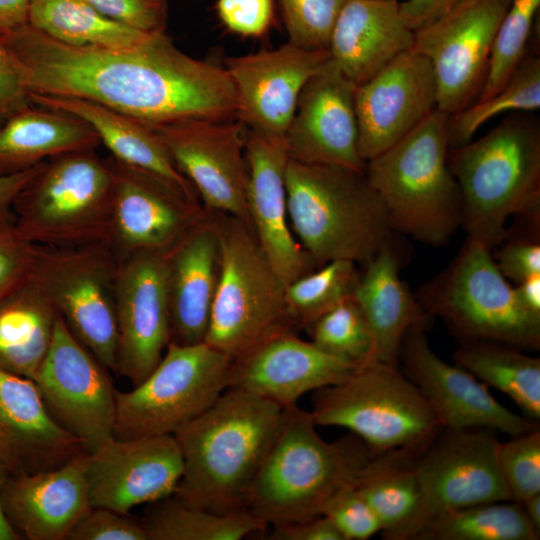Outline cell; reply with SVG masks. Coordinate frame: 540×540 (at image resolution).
I'll return each mask as SVG.
<instances>
[{
  "label": "cell",
  "instance_id": "1",
  "mask_svg": "<svg viewBox=\"0 0 540 540\" xmlns=\"http://www.w3.org/2000/svg\"><path fill=\"white\" fill-rule=\"evenodd\" d=\"M0 32L30 93L94 101L151 127L237 119L225 68L182 52L166 31L125 48L69 45L28 23Z\"/></svg>",
  "mask_w": 540,
  "mask_h": 540
},
{
  "label": "cell",
  "instance_id": "2",
  "mask_svg": "<svg viewBox=\"0 0 540 540\" xmlns=\"http://www.w3.org/2000/svg\"><path fill=\"white\" fill-rule=\"evenodd\" d=\"M285 409L226 389L175 437L184 470L174 496L217 513L246 508L250 486L283 422Z\"/></svg>",
  "mask_w": 540,
  "mask_h": 540
},
{
  "label": "cell",
  "instance_id": "3",
  "mask_svg": "<svg viewBox=\"0 0 540 540\" xmlns=\"http://www.w3.org/2000/svg\"><path fill=\"white\" fill-rule=\"evenodd\" d=\"M448 164L462 200L468 237L493 250L512 216L539 221L540 124L513 113L481 138L449 148Z\"/></svg>",
  "mask_w": 540,
  "mask_h": 540
},
{
  "label": "cell",
  "instance_id": "4",
  "mask_svg": "<svg viewBox=\"0 0 540 540\" xmlns=\"http://www.w3.org/2000/svg\"><path fill=\"white\" fill-rule=\"evenodd\" d=\"M316 427L309 411L285 409L246 498V508L267 525L322 515L330 498L379 454L355 435L327 442Z\"/></svg>",
  "mask_w": 540,
  "mask_h": 540
},
{
  "label": "cell",
  "instance_id": "5",
  "mask_svg": "<svg viewBox=\"0 0 540 540\" xmlns=\"http://www.w3.org/2000/svg\"><path fill=\"white\" fill-rule=\"evenodd\" d=\"M291 229L316 267L367 264L392 231L365 171L289 159L285 176Z\"/></svg>",
  "mask_w": 540,
  "mask_h": 540
},
{
  "label": "cell",
  "instance_id": "6",
  "mask_svg": "<svg viewBox=\"0 0 540 540\" xmlns=\"http://www.w3.org/2000/svg\"><path fill=\"white\" fill-rule=\"evenodd\" d=\"M447 119L434 110L365 166L391 230L431 246L446 244L462 225L461 193L448 164Z\"/></svg>",
  "mask_w": 540,
  "mask_h": 540
},
{
  "label": "cell",
  "instance_id": "7",
  "mask_svg": "<svg viewBox=\"0 0 540 540\" xmlns=\"http://www.w3.org/2000/svg\"><path fill=\"white\" fill-rule=\"evenodd\" d=\"M95 150L62 153L40 164L12 208L26 240L52 247L109 243L114 177L107 158Z\"/></svg>",
  "mask_w": 540,
  "mask_h": 540
},
{
  "label": "cell",
  "instance_id": "8",
  "mask_svg": "<svg viewBox=\"0 0 540 540\" xmlns=\"http://www.w3.org/2000/svg\"><path fill=\"white\" fill-rule=\"evenodd\" d=\"M316 426L348 429L375 452L419 455L442 430L435 412L398 365L378 360L344 380L315 390Z\"/></svg>",
  "mask_w": 540,
  "mask_h": 540
},
{
  "label": "cell",
  "instance_id": "9",
  "mask_svg": "<svg viewBox=\"0 0 540 540\" xmlns=\"http://www.w3.org/2000/svg\"><path fill=\"white\" fill-rule=\"evenodd\" d=\"M220 273L204 342L234 360L264 339L297 328L286 285L252 228L232 215L212 212Z\"/></svg>",
  "mask_w": 540,
  "mask_h": 540
},
{
  "label": "cell",
  "instance_id": "10",
  "mask_svg": "<svg viewBox=\"0 0 540 540\" xmlns=\"http://www.w3.org/2000/svg\"><path fill=\"white\" fill-rule=\"evenodd\" d=\"M418 301L443 320L460 342L486 341L539 350L540 317L519 302L492 250L467 237L455 259L425 284Z\"/></svg>",
  "mask_w": 540,
  "mask_h": 540
},
{
  "label": "cell",
  "instance_id": "11",
  "mask_svg": "<svg viewBox=\"0 0 540 540\" xmlns=\"http://www.w3.org/2000/svg\"><path fill=\"white\" fill-rule=\"evenodd\" d=\"M232 360L205 342H170L153 371L130 391L115 392L113 437L173 435L228 389Z\"/></svg>",
  "mask_w": 540,
  "mask_h": 540
},
{
  "label": "cell",
  "instance_id": "12",
  "mask_svg": "<svg viewBox=\"0 0 540 540\" xmlns=\"http://www.w3.org/2000/svg\"><path fill=\"white\" fill-rule=\"evenodd\" d=\"M32 278L71 334L116 373L118 260L108 242L70 247L36 245Z\"/></svg>",
  "mask_w": 540,
  "mask_h": 540
},
{
  "label": "cell",
  "instance_id": "13",
  "mask_svg": "<svg viewBox=\"0 0 540 540\" xmlns=\"http://www.w3.org/2000/svg\"><path fill=\"white\" fill-rule=\"evenodd\" d=\"M511 0H462L414 32L412 49L431 63L437 110L457 113L477 101L496 32Z\"/></svg>",
  "mask_w": 540,
  "mask_h": 540
},
{
  "label": "cell",
  "instance_id": "14",
  "mask_svg": "<svg viewBox=\"0 0 540 540\" xmlns=\"http://www.w3.org/2000/svg\"><path fill=\"white\" fill-rule=\"evenodd\" d=\"M106 369L59 316L33 381L52 417L89 453L113 437L116 390Z\"/></svg>",
  "mask_w": 540,
  "mask_h": 540
},
{
  "label": "cell",
  "instance_id": "15",
  "mask_svg": "<svg viewBox=\"0 0 540 540\" xmlns=\"http://www.w3.org/2000/svg\"><path fill=\"white\" fill-rule=\"evenodd\" d=\"M151 128L194 187L206 211L232 215L251 227L246 127L238 119L191 118Z\"/></svg>",
  "mask_w": 540,
  "mask_h": 540
},
{
  "label": "cell",
  "instance_id": "16",
  "mask_svg": "<svg viewBox=\"0 0 540 540\" xmlns=\"http://www.w3.org/2000/svg\"><path fill=\"white\" fill-rule=\"evenodd\" d=\"M499 442L488 428H442L414 461L428 520L477 504L512 501L498 466Z\"/></svg>",
  "mask_w": 540,
  "mask_h": 540
},
{
  "label": "cell",
  "instance_id": "17",
  "mask_svg": "<svg viewBox=\"0 0 540 540\" xmlns=\"http://www.w3.org/2000/svg\"><path fill=\"white\" fill-rule=\"evenodd\" d=\"M166 253L140 251L118 261L116 373L133 386L153 371L171 342Z\"/></svg>",
  "mask_w": 540,
  "mask_h": 540
},
{
  "label": "cell",
  "instance_id": "18",
  "mask_svg": "<svg viewBox=\"0 0 540 540\" xmlns=\"http://www.w3.org/2000/svg\"><path fill=\"white\" fill-rule=\"evenodd\" d=\"M425 326L416 325L406 332L399 358L405 375L420 390L443 428H488L510 437L539 428L538 421L498 402L470 372L442 360L430 347Z\"/></svg>",
  "mask_w": 540,
  "mask_h": 540
},
{
  "label": "cell",
  "instance_id": "19",
  "mask_svg": "<svg viewBox=\"0 0 540 540\" xmlns=\"http://www.w3.org/2000/svg\"><path fill=\"white\" fill-rule=\"evenodd\" d=\"M114 177L109 244L121 260L140 251H168L205 209L155 175L107 158Z\"/></svg>",
  "mask_w": 540,
  "mask_h": 540
},
{
  "label": "cell",
  "instance_id": "20",
  "mask_svg": "<svg viewBox=\"0 0 540 540\" xmlns=\"http://www.w3.org/2000/svg\"><path fill=\"white\" fill-rule=\"evenodd\" d=\"M437 109L430 61L410 49L356 86L358 147L367 162L384 152Z\"/></svg>",
  "mask_w": 540,
  "mask_h": 540
},
{
  "label": "cell",
  "instance_id": "21",
  "mask_svg": "<svg viewBox=\"0 0 540 540\" xmlns=\"http://www.w3.org/2000/svg\"><path fill=\"white\" fill-rule=\"evenodd\" d=\"M183 470L182 453L171 434L112 437L89 453L91 506L128 514L138 505L173 495Z\"/></svg>",
  "mask_w": 540,
  "mask_h": 540
},
{
  "label": "cell",
  "instance_id": "22",
  "mask_svg": "<svg viewBox=\"0 0 540 540\" xmlns=\"http://www.w3.org/2000/svg\"><path fill=\"white\" fill-rule=\"evenodd\" d=\"M353 84L330 59L306 82L284 141L289 159L365 171Z\"/></svg>",
  "mask_w": 540,
  "mask_h": 540
},
{
  "label": "cell",
  "instance_id": "23",
  "mask_svg": "<svg viewBox=\"0 0 540 540\" xmlns=\"http://www.w3.org/2000/svg\"><path fill=\"white\" fill-rule=\"evenodd\" d=\"M330 59L329 50L289 42L274 50L224 60L237 98V119L250 130L284 137L306 82Z\"/></svg>",
  "mask_w": 540,
  "mask_h": 540
},
{
  "label": "cell",
  "instance_id": "24",
  "mask_svg": "<svg viewBox=\"0 0 540 540\" xmlns=\"http://www.w3.org/2000/svg\"><path fill=\"white\" fill-rule=\"evenodd\" d=\"M357 367L324 353L294 330H286L232 360L228 388L287 409L304 394L344 380Z\"/></svg>",
  "mask_w": 540,
  "mask_h": 540
},
{
  "label": "cell",
  "instance_id": "25",
  "mask_svg": "<svg viewBox=\"0 0 540 540\" xmlns=\"http://www.w3.org/2000/svg\"><path fill=\"white\" fill-rule=\"evenodd\" d=\"M247 207L252 230L285 285L317 267L297 241L288 217L284 137L246 128Z\"/></svg>",
  "mask_w": 540,
  "mask_h": 540
},
{
  "label": "cell",
  "instance_id": "26",
  "mask_svg": "<svg viewBox=\"0 0 540 540\" xmlns=\"http://www.w3.org/2000/svg\"><path fill=\"white\" fill-rule=\"evenodd\" d=\"M88 459L84 450L58 468L5 478L0 491L3 512L21 539H68L92 507Z\"/></svg>",
  "mask_w": 540,
  "mask_h": 540
},
{
  "label": "cell",
  "instance_id": "27",
  "mask_svg": "<svg viewBox=\"0 0 540 540\" xmlns=\"http://www.w3.org/2000/svg\"><path fill=\"white\" fill-rule=\"evenodd\" d=\"M84 450L52 417L32 379L0 369V463L9 475L49 471Z\"/></svg>",
  "mask_w": 540,
  "mask_h": 540
},
{
  "label": "cell",
  "instance_id": "28",
  "mask_svg": "<svg viewBox=\"0 0 540 540\" xmlns=\"http://www.w3.org/2000/svg\"><path fill=\"white\" fill-rule=\"evenodd\" d=\"M171 342H204L220 273L215 217L202 218L166 253Z\"/></svg>",
  "mask_w": 540,
  "mask_h": 540
},
{
  "label": "cell",
  "instance_id": "29",
  "mask_svg": "<svg viewBox=\"0 0 540 540\" xmlns=\"http://www.w3.org/2000/svg\"><path fill=\"white\" fill-rule=\"evenodd\" d=\"M413 43L414 32L402 18L397 0H346L328 50L339 70L358 86Z\"/></svg>",
  "mask_w": 540,
  "mask_h": 540
},
{
  "label": "cell",
  "instance_id": "30",
  "mask_svg": "<svg viewBox=\"0 0 540 540\" xmlns=\"http://www.w3.org/2000/svg\"><path fill=\"white\" fill-rule=\"evenodd\" d=\"M29 98L33 105L84 120L95 130L112 157L157 176L188 198L200 202L194 187L179 171L159 135L147 124L77 97L30 93Z\"/></svg>",
  "mask_w": 540,
  "mask_h": 540
},
{
  "label": "cell",
  "instance_id": "31",
  "mask_svg": "<svg viewBox=\"0 0 540 540\" xmlns=\"http://www.w3.org/2000/svg\"><path fill=\"white\" fill-rule=\"evenodd\" d=\"M400 262L390 240L365 264L355 299L372 330L378 361L398 365L401 343L428 315L400 279Z\"/></svg>",
  "mask_w": 540,
  "mask_h": 540
},
{
  "label": "cell",
  "instance_id": "32",
  "mask_svg": "<svg viewBox=\"0 0 540 540\" xmlns=\"http://www.w3.org/2000/svg\"><path fill=\"white\" fill-rule=\"evenodd\" d=\"M101 145L84 120L29 105L0 126V176L28 170L56 155Z\"/></svg>",
  "mask_w": 540,
  "mask_h": 540
},
{
  "label": "cell",
  "instance_id": "33",
  "mask_svg": "<svg viewBox=\"0 0 540 540\" xmlns=\"http://www.w3.org/2000/svg\"><path fill=\"white\" fill-rule=\"evenodd\" d=\"M417 456L405 451L379 453L355 481L356 488L376 513L385 539L415 540L428 521L414 471Z\"/></svg>",
  "mask_w": 540,
  "mask_h": 540
},
{
  "label": "cell",
  "instance_id": "34",
  "mask_svg": "<svg viewBox=\"0 0 540 540\" xmlns=\"http://www.w3.org/2000/svg\"><path fill=\"white\" fill-rule=\"evenodd\" d=\"M58 317L32 276L2 297L0 369L33 380L50 348Z\"/></svg>",
  "mask_w": 540,
  "mask_h": 540
},
{
  "label": "cell",
  "instance_id": "35",
  "mask_svg": "<svg viewBox=\"0 0 540 540\" xmlns=\"http://www.w3.org/2000/svg\"><path fill=\"white\" fill-rule=\"evenodd\" d=\"M456 365L486 386L512 399L524 416L540 419V358L518 348L486 341H464L454 352Z\"/></svg>",
  "mask_w": 540,
  "mask_h": 540
},
{
  "label": "cell",
  "instance_id": "36",
  "mask_svg": "<svg viewBox=\"0 0 540 540\" xmlns=\"http://www.w3.org/2000/svg\"><path fill=\"white\" fill-rule=\"evenodd\" d=\"M28 24L55 40L74 46L132 47L157 33L116 21L82 0H32Z\"/></svg>",
  "mask_w": 540,
  "mask_h": 540
},
{
  "label": "cell",
  "instance_id": "37",
  "mask_svg": "<svg viewBox=\"0 0 540 540\" xmlns=\"http://www.w3.org/2000/svg\"><path fill=\"white\" fill-rule=\"evenodd\" d=\"M140 522L147 540H241L268 526L247 508L217 513L174 495L149 503Z\"/></svg>",
  "mask_w": 540,
  "mask_h": 540
},
{
  "label": "cell",
  "instance_id": "38",
  "mask_svg": "<svg viewBox=\"0 0 540 540\" xmlns=\"http://www.w3.org/2000/svg\"><path fill=\"white\" fill-rule=\"evenodd\" d=\"M518 502L495 501L441 513L415 540H538Z\"/></svg>",
  "mask_w": 540,
  "mask_h": 540
},
{
  "label": "cell",
  "instance_id": "39",
  "mask_svg": "<svg viewBox=\"0 0 540 540\" xmlns=\"http://www.w3.org/2000/svg\"><path fill=\"white\" fill-rule=\"evenodd\" d=\"M540 107V59L534 54L523 57L506 84L495 94L448 115L450 148L472 140L476 131L493 117L506 113L531 112Z\"/></svg>",
  "mask_w": 540,
  "mask_h": 540
},
{
  "label": "cell",
  "instance_id": "40",
  "mask_svg": "<svg viewBox=\"0 0 540 540\" xmlns=\"http://www.w3.org/2000/svg\"><path fill=\"white\" fill-rule=\"evenodd\" d=\"M356 264L333 260L286 285L287 306L297 327L305 329L343 300L355 296L361 277Z\"/></svg>",
  "mask_w": 540,
  "mask_h": 540
},
{
  "label": "cell",
  "instance_id": "41",
  "mask_svg": "<svg viewBox=\"0 0 540 540\" xmlns=\"http://www.w3.org/2000/svg\"><path fill=\"white\" fill-rule=\"evenodd\" d=\"M305 329L311 342L328 355L355 366L377 360L372 330L354 296L337 304Z\"/></svg>",
  "mask_w": 540,
  "mask_h": 540
},
{
  "label": "cell",
  "instance_id": "42",
  "mask_svg": "<svg viewBox=\"0 0 540 540\" xmlns=\"http://www.w3.org/2000/svg\"><path fill=\"white\" fill-rule=\"evenodd\" d=\"M539 6L540 0H511L496 32L487 76L477 101L498 92L526 55Z\"/></svg>",
  "mask_w": 540,
  "mask_h": 540
},
{
  "label": "cell",
  "instance_id": "43",
  "mask_svg": "<svg viewBox=\"0 0 540 540\" xmlns=\"http://www.w3.org/2000/svg\"><path fill=\"white\" fill-rule=\"evenodd\" d=\"M346 0H279L288 42L307 50H328Z\"/></svg>",
  "mask_w": 540,
  "mask_h": 540
},
{
  "label": "cell",
  "instance_id": "44",
  "mask_svg": "<svg viewBox=\"0 0 540 540\" xmlns=\"http://www.w3.org/2000/svg\"><path fill=\"white\" fill-rule=\"evenodd\" d=\"M498 466L512 501L540 493V429L499 442Z\"/></svg>",
  "mask_w": 540,
  "mask_h": 540
},
{
  "label": "cell",
  "instance_id": "45",
  "mask_svg": "<svg viewBox=\"0 0 540 540\" xmlns=\"http://www.w3.org/2000/svg\"><path fill=\"white\" fill-rule=\"evenodd\" d=\"M322 515L326 516L344 540H367L381 532V524L355 482L337 491L327 502Z\"/></svg>",
  "mask_w": 540,
  "mask_h": 540
},
{
  "label": "cell",
  "instance_id": "46",
  "mask_svg": "<svg viewBox=\"0 0 540 540\" xmlns=\"http://www.w3.org/2000/svg\"><path fill=\"white\" fill-rule=\"evenodd\" d=\"M36 250L19 233L13 218H0V299L31 276Z\"/></svg>",
  "mask_w": 540,
  "mask_h": 540
},
{
  "label": "cell",
  "instance_id": "47",
  "mask_svg": "<svg viewBox=\"0 0 540 540\" xmlns=\"http://www.w3.org/2000/svg\"><path fill=\"white\" fill-rule=\"evenodd\" d=\"M69 540H147L140 521L103 507H91L74 526Z\"/></svg>",
  "mask_w": 540,
  "mask_h": 540
},
{
  "label": "cell",
  "instance_id": "48",
  "mask_svg": "<svg viewBox=\"0 0 540 540\" xmlns=\"http://www.w3.org/2000/svg\"><path fill=\"white\" fill-rule=\"evenodd\" d=\"M100 13L146 32L166 31V0H82Z\"/></svg>",
  "mask_w": 540,
  "mask_h": 540
},
{
  "label": "cell",
  "instance_id": "49",
  "mask_svg": "<svg viewBox=\"0 0 540 540\" xmlns=\"http://www.w3.org/2000/svg\"><path fill=\"white\" fill-rule=\"evenodd\" d=\"M217 14L224 26L244 37H261L274 21L273 0H217Z\"/></svg>",
  "mask_w": 540,
  "mask_h": 540
},
{
  "label": "cell",
  "instance_id": "50",
  "mask_svg": "<svg viewBox=\"0 0 540 540\" xmlns=\"http://www.w3.org/2000/svg\"><path fill=\"white\" fill-rule=\"evenodd\" d=\"M493 255L495 263L507 280L515 283L540 274V243L538 239L510 238L499 244Z\"/></svg>",
  "mask_w": 540,
  "mask_h": 540
},
{
  "label": "cell",
  "instance_id": "51",
  "mask_svg": "<svg viewBox=\"0 0 540 540\" xmlns=\"http://www.w3.org/2000/svg\"><path fill=\"white\" fill-rule=\"evenodd\" d=\"M19 65L0 33V126L31 105Z\"/></svg>",
  "mask_w": 540,
  "mask_h": 540
},
{
  "label": "cell",
  "instance_id": "52",
  "mask_svg": "<svg viewBox=\"0 0 540 540\" xmlns=\"http://www.w3.org/2000/svg\"><path fill=\"white\" fill-rule=\"evenodd\" d=\"M271 540H344L334 524L324 515L272 526Z\"/></svg>",
  "mask_w": 540,
  "mask_h": 540
},
{
  "label": "cell",
  "instance_id": "53",
  "mask_svg": "<svg viewBox=\"0 0 540 540\" xmlns=\"http://www.w3.org/2000/svg\"><path fill=\"white\" fill-rule=\"evenodd\" d=\"M462 0H405L399 3L407 26L417 31L449 12Z\"/></svg>",
  "mask_w": 540,
  "mask_h": 540
},
{
  "label": "cell",
  "instance_id": "54",
  "mask_svg": "<svg viewBox=\"0 0 540 540\" xmlns=\"http://www.w3.org/2000/svg\"><path fill=\"white\" fill-rule=\"evenodd\" d=\"M40 164L20 173L0 176V218L14 219L12 208L15 199L36 173Z\"/></svg>",
  "mask_w": 540,
  "mask_h": 540
},
{
  "label": "cell",
  "instance_id": "55",
  "mask_svg": "<svg viewBox=\"0 0 540 540\" xmlns=\"http://www.w3.org/2000/svg\"><path fill=\"white\" fill-rule=\"evenodd\" d=\"M32 0H0V29H11L28 23Z\"/></svg>",
  "mask_w": 540,
  "mask_h": 540
},
{
  "label": "cell",
  "instance_id": "56",
  "mask_svg": "<svg viewBox=\"0 0 540 540\" xmlns=\"http://www.w3.org/2000/svg\"><path fill=\"white\" fill-rule=\"evenodd\" d=\"M514 291L520 304L531 314L540 317V274L521 281Z\"/></svg>",
  "mask_w": 540,
  "mask_h": 540
},
{
  "label": "cell",
  "instance_id": "57",
  "mask_svg": "<svg viewBox=\"0 0 540 540\" xmlns=\"http://www.w3.org/2000/svg\"><path fill=\"white\" fill-rule=\"evenodd\" d=\"M520 504L532 528L540 536V493L528 497Z\"/></svg>",
  "mask_w": 540,
  "mask_h": 540
},
{
  "label": "cell",
  "instance_id": "58",
  "mask_svg": "<svg viewBox=\"0 0 540 540\" xmlns=\"http://www.w3.org/2000/svg\"><path fill=\"white\" fill-rule=\"evenodd\" d=\"M8 472L0 463V491L5 478L8 476ZM0 540H21L19 535L14 531L9 522L7 521L3 512L1 498H0Z\"/></svg>",
  "mask_w": 540,
  "mask_h": 540
}]
</instances>
